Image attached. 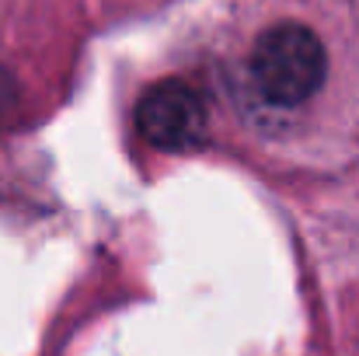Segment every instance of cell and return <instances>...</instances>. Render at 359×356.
<instances>
[{"label":"cell","mask_w":359,"mask_h":356,"mask_svg":"<svg viewBox=\"0 0 359 356\" xmlns=\"http://www.w3.org/2000/svg\"><path fill=\"white\" fill-rule=\"evenodd\" d=\"M251 74L258 91L272 105L290 109V105H304L325 84L328 56L321 39L307 25L283 21L258 35L251 53Z\"/></svg>","instance_id":"obj_1"},{"label":"cell","mask_w":359,"mask_h":356,"mask_svg":"<svg viewBox=\"0 0 359 356\" xmlns=\"http://www.w3.org/2000/svg\"><path fill=\"white\" fill-rule=\"evenodd\" d=\"M136 129L157 150H189L206 136V102L185 81H157L136 105Z\"/></svg>","instance_id":"obj_2"},{"label":"cell","mask_w":359,"mask_h":356,"mask_svg":"<svg viewBox=\"0 0 359 356\" xmlns=\"http://www.w3.org/2000/svg\"><path fill=\"white\" fill-rule=\"evenodd\" d=\"M11 105H14V84H11V77L0 70V116H4Z\"/></svg>","instance_id":"obj_3"}]
</instances>
